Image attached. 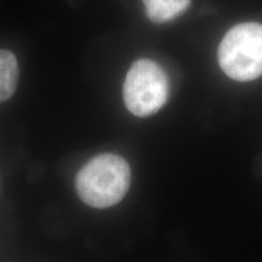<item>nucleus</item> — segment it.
<instances>
[{
  "label": "nucleus",
  "mask_w": 262,
  "mask_h": 262,
  "mask_svg": "<svg viewBox=\"0 0 262 262\" xmlns=\"http://www.w3.org/2000/svg\"><path fill=\"white\" fill-rule=\"evenodd\" d=\"M146 15L155 24L172 21L187 10L191 0H142Z\"/></svg>",
  "instance_id": "nucleus-4"
},
{
  "label": "nucleus",
  "mask_w": 262,
  "mask_h": 262,
  "mask_svg": "<svg viewBox=\"0 0 262 262\" xmlns=\"http://www.w3.org/2000/svg\"><path fill=\"white\" fill-rule=\"evenodd\" d=\"M221 70L231 79L250 81L262 75V25L247 22L226 33L217 52Z\"/></svg>",
  "instance_id": "nucleus-2"
},
{
  "label": "nucleus",
  "mask_w": 262,
  "mask_h": 262,
  "mask_svg": "<svg viewBox=\"0 0 262 262\" xmlns=\"http://www.w3.org/2000/svg\"><path fill=\"white\" fill-rule=\"evenodd\" d=\"M131 170L123 157L102 153L79 170L75 188L85 204L106 209L119 203L130 188Z\"/></svg>",
  "instance_id": "nucleus-1"
},
{
  "label": "nucleus",
  "mask_w": 262,
  "mask_h": 262,
  "mask_svg": "<svg viewBox=\"0 0 262 262\" xmlns=\"http://www.w3.org/2000/svg\"><path fill=\"white\" fill-rule=\"evenodd\" d=\"M169 95L166 73L157 62L140 58L127 72L123 86L124 102L136 117H149L162 110Z\"/></svg>",
  "instance_id": "nucleus-3"
},
{
  "label": "nucleus",
  "mask_w": 262,
  "mask_h": 262,
  "mask_svg": "<svg viewBox=\"0 0 262 262\" xmlns=\"http://www.w3.org/2000/svg\"><path fill=\"white\" fill-rule=\"evenodd\" d=\"M18 83V64L11 51L0 49V102L14 95Z\"/></svg>",
  "instance_id": "nucleus-5"
}]
</instances>
